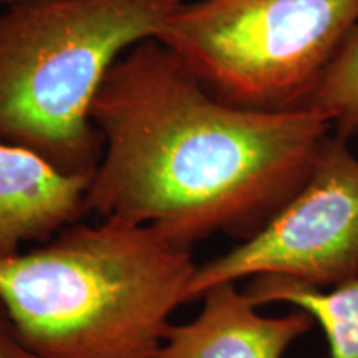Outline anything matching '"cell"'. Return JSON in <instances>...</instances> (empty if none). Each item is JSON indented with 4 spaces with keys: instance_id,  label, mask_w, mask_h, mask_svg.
<instances>
[{
    "instance_id": "obj_4",
    "label": "cell",
    "mask_w": 358,
    "mask_h": 358,
    "mask_svg": "<svg viewBox=\"0 0 358 358\" xmlns=\"http://www.w3.org/2000/svg\"><path fill=\"white\" fill-rule=\"evenodd\" d=\"M358 25V0H199L156 40L216 100L250 111L306 110Z\"/></svg>"
},
{
    "instance_id": "obj_8",
    "label": "cell",
    "mask_w": 358,
    "mask_h": 358,
    "mask_svg": "<svg viewBox=\"0 0 358 358\" xmlns=\"http://www.w3.org/2000/svg\"><path fill=\"white\" fill-rule=\"evenodd\" d=\"M244 292L256 307L274 302L299 307L322 327L330 358H358V277L324 292L289 277L257 275Z\"/></svg>"
},
{
    "instance_id": "obj_7",
    "label": "cell",
    "mask_w": 358,
    "mask_h": 358,
    "mask_svg": "<svg viewBox=\"0 0 358 358\" xmlns=\"http://www.w3.org/2000/svg\"><path fill=\"white\" fill-rule=\"evenodd\" d=\"M92 176L66 174L25 148L0 143V257L47 243L87 213Z\"/></svg>"
},
{
    "instance_id": "obj_11",
    "label": "cell",
    "mask_w": 358,
    "mask_h": 358,
    "mask_svg": "<svg viewBox=\"0 0 358 358\" xmlns=\"http://www.w3.org/2000/svg\"><path fill=\"white\" fill-rule=\"evenodd\" d=\"M13 0H0V8H3L6 6H8V3H12Z\"/></svg>"
},
{
    "instance_id": "obj_6",
    "label": "cell",
    "mask_w": 358,
    "mask_h": 358,
    "mask_svg": "<svg viewBox=\"0 0 358 358\" xmlns=\"http://www.w3.org/2000/svg\"><path fill=\"white\" fill-rule=\"evenodd\" d=\"M201 299L199 315L169 325L150 358H282L315 324L301 308L284 317L261 315L236 282L213 285Z\"/></svg>"
},
{
    "instance_id": "obj_10",
    "label": "cell",
    "mask_w": 358,
    "mask_h": 358,
    "mask_svg": "<svg viewBox=\"0 0 358 358\" xmlns=\"http://www.w3.org/2000/svg\"><path fill=\"white\" fill-rule=\"evenodd\" d=\"M0 358H43L24 342L2 302H0Z\"/></svg>"
},
{
    "instance_id": "obj_9",
    "label": "cell",
    "mask_w": 358,
    "mask_h": 358,
    "mask_svg": "<svg viewBox=\"0 0 358 358\" xmlns=\"http://www.w3.org/2000/svg\"><path fill=\"white\" fill-rule=\"evenodd\" d=\"M306 110L329 120L340 140L358 136V25L327 69Z\"/></svg>"
},
{
    "instance_id": "obj_2",
    "label": "cell",
    "mask_w": 358,
    "mask_h": 358,
    "mask_svg": "<svg viewBox=\"0 0 358 358\" xmlns=\"http://www.w3.org/2000/svg\"><path fill=\"white\" fill-rule=\"evenodd\" d=\"M151 226L71 224L0 257V302L43 358H150L198 264Z\"/></svg>"
},
{
    "instance_id": "obj_5",
    "label": "cell",
    "mask_w": 358,
    "mask_h": 358,
    "mask_svg": "<svg viewBox=\"0 0 358 358\" xmlns=\"http://www.w3.org/2000/svg\"><path fill=\"white\" fill-rule=\"evenodd\" d=\"M282 275L327 289L358 277V158L327 136L306 186L256 236L196 267L186 303L213 285Z\"/></svg>"
},
{
    "instance_id": "obj_1",
    "label": "cell",
    "mask_w": 358,
    "mask_h": 358,
    "mask_svg": "<svg viewBox=\"0 0 358 358\" xmlns=\"http://www.w3.org/2000/svg\"><path fill=\"white\" fill-rule=\"evenodd\" d=\"M103 155L87 213L151 226L182 248L250 239L310 178L332 129L308 110L236 108L156 38L115 62L92 105Z\"/></svg>"
},
{
    "instance_id": "obj_3",
    "label": "cell",
    "mask_w": 358,
    "mask_h": 358,
    "mask_svg": "<svg viewBox=\"0 0 358 358\" xmlns=\"http://www.w3.org/2000/svg\"><path fill=\"white\" fill-rule=\"evenodd\" d=\"M185 0H13L0 12V143L93 176L92 105L124 50L156 38Z\"/></svg>"
}]
</instances>
